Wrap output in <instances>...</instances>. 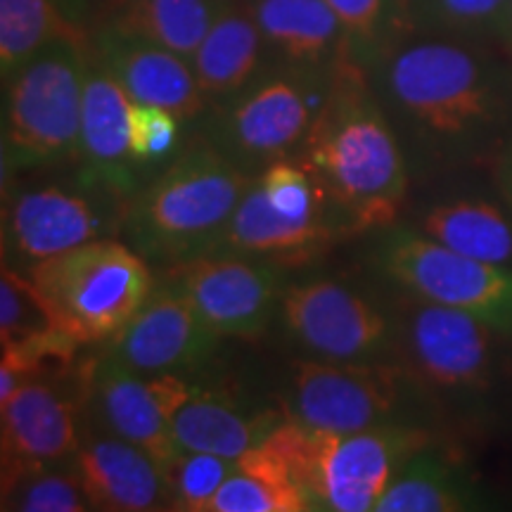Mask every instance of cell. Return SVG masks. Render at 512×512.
<instances>
[{"label":"cell","instance_id":"cell-1","mask_svg":"<svg viewBox=\"0 0 512 512\" xmlns=\"http://www.w3.org/2000/svg\"><path fill=\"white\" fill-rule=\"evenodd\" d=\"M384 110L430 157L465 159L489 147L508 117L501 76L458 38H422L373 62Z\"/></svg>","mask_w":512,"mask_h":512},{"label":"cell","instance_id":"cell-2","mask_svg":"<svg viewBox=\"0 0 512 512\" xmlns=\"http://www.w3.org/2000/svg\"><path fill=\"white\" fill-rule=\"evenodd\" d=\"M299 162L351 230H384L399 216L408 195L406 150L363 64L347 53L332 69Z\"/></svg>","mask_w":512,"mask_h":512},{"label":"cell","instance_id":"cell-3","mask_svg":"<svg viewBox=\"0 0 512 512\" xmlns=\"http://www.w3.org/2000/svg\"><path fill=\"white\" fill-rule=\"evenodd\" d=\"M254 178L202 136L128 197L126 242L166 268L214 254Z\"/></svg>","mask_w":512,"mask_h":512},{"label":"cell","instance_id":"cell-4","mask_svg":"<svg viewBox=\"0 0 512 512\" xmlns=\"http://www.w3.org/2000/svg\"><path fill=\"white\" fill-rule=\"evenodd\" d=\"M290 467L311 510L375 512L401 467L430 434L411 422H389L361 432H320L285 418L264 439Z\"/></svg>","mask_w":512,"mask_h":512},{"label":"cell","instance_id":"cell-5","mask_svg":"<svg viewBox=\"0 0 512 512\" xmlns=\"http://www.w3.org/2000/svg\"><path fill=\"white\" fill-rule=\"evenodd\" d=\"M91 43L64 36L5 81L3 174L79 157Z\"/></svg>","mask_w":512,"mask_h":512},{"label":"cell","instance_id":"cell-6","mask_svg":"<svg viewBox=\"0 0 512 512\" xmlns=\"http://www.w3.org/2000/svg\"><path fill=\"white\" fill-rule=\"evenodd\" d=\"M27 273L46 294L60 330L81 344L112 342L157 285L150 261L112 238L67 249Z\"/></svg>","mask_w":512,"mask_h":512},{"label":"cell","instance_id":"cell-7","mask_svg":"<svg viewBox=\"0 0 512 512\" xmlns=\"http://www.w3.org/2000/svg\"><path fill=\"white\" fill-rule=\"evenodd\" d=\"M330 76H313L287 64L259 74L238 95L221 102L204 126V138L252 176L294 159L323 105Z\"/></svg>","mask_w":512,"mask_h":512},{"label":"cell","instance_id":"cell-8","mask_svg":"<svg viewBox=\"0 0 512 512\" xmlns=\"http://www.w3.org/2000/svg\"><path fill=\"white\" fill-rule=\"evenodd\" d=\"M373 256L377 271L411 297L472 313L501 335L512 332V266L453 252L413 228H384Z\"/></svg>","mask_w":512,"mask_h":512},{"label":"cell","instance_id":"cell-9","mask_svg":"<svg viewBox=\"0 0 512 512\" xmlns=\"http://www.w3.org/2000/svg\"><path fill=\"white\" fill-rule=\"evenodd\" d=\"M418 382L406 366L384 361L309 358L292 366L285 415L320 432H361L403 420L408 384Z\"/></svg>","mask_w":512,"mask_h":512},{"label":"cell","instance_id":"cell-10","mask_svg":"<svg viewBox=\"0 0 512 512\" xmlns=\"http://www.w3.org/2000/svg\"><path fill=\"white\" fill-rule=\"evenodd\" d=\"M496 335L472 313L415 297L396 320V347L415 380L460 399L489 392Z\"/></svg>","mask_w":512,"mask_h":512},{"label":"cell","instance_id":"cell-11","mask_svg":"<svg viewBox=\"0 0 512 512\" xmlns=\"http://www.w3.org/2000/svg\"><path fill=\"white\" fill-rule=\"evenodd\" d=\"M207 325L223 339H256L271 325L285 294L278 261L240 254H204L166 268Z\"/></svg>","mask_w":512,"mask_h":512},{"label":"cell","instance_id":"cell-12","mask_svg":"<svg viewBox=\"0 0 512 512\" xmlns=\"http://www.w3.org/2000/svg\"><path fill=\"white\" fill-rule=\"evenodd\" d=\"M285 332L325 361H382L396 347V323L368 297L335 280L285 287Z\"/></svg>","mask_w":512,"mask_h":512},{"label":"cell","instance_id":"cell-13","mask_svg":"<svg viewBox=\"0 0 512 512\" xmlns=\"http://www.w3.org/2000/svg\"><path fill=\"white\" fill-rule=\"evenodd\" d=\"M221 339L190 299L162 278L136 318L112 339L107 356L138 375H183L207 366Z\"/></svg>","mask_w":512,"mask_h":512},{"label":"cell","instance_id":"cell-14","mask_svg":"<svg viewBox=\"0 0 512 512\" xmlns=\"http://www.w3.org/2000/svg\"><path fill=\"white\" fill-rule=\"evenodd\" d=\"M88 389L107 432L140 446L162 465L176 456L171 422L192 392L181 375H138L105 354L93 363Z\"/></svg>","mask_w":512,"mask_h":512},{"label":"cell","instance_id":"cell-15","mask_svg":"<svg viewBox=\"0 0 512 512\" xmlns=\"http://www.w3.org/2000/svg\"><path fill=\"white\" fill-rule=\"evenodd\" d=\"M93 370V363H91ZM91 370L81 382L67 373L31 377L12 399L0 406L3 415V475L24 467L64 463L79 451V399L74 389L91 382Z\"/></svg>","mask_w":512,"mask_h":512},{"label":"cell","instance_id":"cell-16","mask_svg":"<svg viewBox=\"0 0 512 512\" xmlns=\"http://www.w3.org/2000/svg\"><path fill=\"white\" fill-rule=\"evenodd\" d=\"M107 223V211L86 190L41 185L5 202L3 247L29 271L38 261L105 238Z\"/></svg>","mask_w":512,"mask_h":512},{"label":"cell","instance_id":"cell-17","mask_svg":"<svg viewBox=\"0 0 512 512\" xmlns=\"http://www.w3.org/2000/svg\"><path fill=\"white\" fill-rule=\"evenodd\" d=\"M131 95L117 76L91 50L86 88H83L79 157L86 164L88 185L128 197L140 188L138 162L131 155Z\"/></svg>","mask_w":512,"mask_h":512},{"label":"cell","instance_id":"cell-18","mask_svg":"<svg viewBox=\"0 0 512 512\" xmlns=\"http://www.w3.org/2000/svg\"><path fill=\"white\" fill-rule=\"evenodd\" d=\"M91 50L117 76L133 102L164 107L181 121L197 117L207 105L188 57L119 34L107 24L95 34Z\"/></svg>","mask_w":512,"mask_h":512},{"label":"cell","instance_id":"cell-19","mask_svg":"<svg viewBox=\"0 0 512 512\" xmlns=\"http://www.w3.org/2000/svg\"><path fill=\"white\" fill-rule=\"evenodd\" d=\"M74 465L93 510L145 512L169 508L164 465L117 434L107 432L81 441Z\"/></svg>","mask_w":512,"mask_h":512},{"label":"cell","instance_id":"cell-20","mask_svg":"<svg viewBox=\"0 0 512 512\" xmlns=\"http://www.w3.org/2000/svg\"><path fill=\"white\" fill-rule=\"evenodd\" d=\"M268 48L287 67L330 76L344 55V31L325 0H249Z\"/></svg>","mask_w":512,"mask_h":512},{"label":"cell","instance_id":"cell-21","mask_svg":"<svg viewBox=\"0 0 512 512\" xmlns=\"http://www.w3.org/2000/svg\"><path fill=\"white\" fill-rule=\"evenodd\" d=\"M285 420V418H283ZM273 411H252L233 394L192 387L171 422L183 451H204L238 460L283 422Z\"/></svg>","mask_w":512,"mask_h":512},{"label":"cell","instance_id":"cell-22","mask_svg":"<svg viewBox=\"0 0 512 512\" xmlns=\"http://www.w3.org/2000/svg\"><path fill=\"white\" fill-rule=\"evenodd\" d=\"M332 238L325 221H299L280 214L254 178L223 230L214 254H240L266 261L311 259Z\"/></svg>","mask_w":512,"mask_h":512},{"label":"cell","instance_id":"cell-23","mask_svg":"<svg viewBox=\"0 0 512 512\" xmlns=\"http://www.w3.org/2000/svg\"><path fill=\"white\" fill-rule=\"evenodd\" d=\"M268 43L249 8L230 3L190 57L207 102H226L259 76Z\"/></svg>","mask_w":512,"mask_h":512},{"label":"cell","instance_id":"cell-24","mask_svg":"<svg viewBox=\"0 0 512 512\" xmlns=\"http://www.w3.org/2000/svg\"><path fill=\"white\" fill-rule=\"evenodd\" d=\"M482 508L477 484L465 465L427 444L401 467L375 512H463Z\"/></svg>","mask_w":512,"mask_h":512},{"label":"cell","instance_id":"cell-25","mask_svg":"<svg viewBox=\"0 0 512 512\" xmlns=\"http://www.w3.org/2000/svg\"><path fill=\"white\" fill-rule=\"evenodd\" d=\"M230 0H121L107 27L192 57Z\"/></svg>","mask_w":512,"mask_h":512},{"label":"cell","instance_id":"cell-26","mask_svg":"<svg viewBox=\"0 0 512 512\" xmlns=\"http://www.w3.org/2000/svg\"><path fill=\"white\" fill-rule=\"evenodd\" d=\"M418 230L427 238L472 259L512 266V221L489 200H463L434 204L420 216Z\"/></svg>","mask_w":512,"mask_h":512},{"label":"cell","instance_id":"cell-27","mask_svg":"<svg viewBox=\"0 0 512 512\" xmlns=\"http://www.w3.org/2000/svg\"><path fill=\"white\" fill-rule=\"evenodd\" d=\"M311 510L309 498L294 482L290 467L264 441L235 460V470L209 512H304Z\"/></svg>","mask_w":512,"mask_h":512},{"label":"cell","instance_id":"cell-28","mask_svg":"<svg viewBox=\"0 0 512 512\" xmlns=\"http://www.w3.org/2000/svg\"><path fill=\"white\" fill-rule=\"evenodd\" d=\"M64 36H83L62 15L57 0H0V74L3 83Z\"/></svg>","mask_w":512,"mask_h":512},{"label":"cell","instance_id":"cell-29","mask_svg":"<svg viewBox=\"0 0 512 512\" xmlns=\"http://www.w3.org/2000/svg\"><path fill=\"white\" fill-rule=\"evenodd\" d=\"M508 5L510 0H401V15L434 36L501 38Z\"/></svg>","mask_w":512,"mask_h":512},{"label":"cell","instance_id":"cell-30","mask_svg":"<svg viewBox=\"0 0 512 512\" xmlns=\"http://www.w3.org/2000/svg\"><path fill=\"white\" fill-rule=\"evenodd\" d=\"M67 463V460H64ZM64 463L24 467L3 475V510L19 512H83L93 510L76 465Z\"/></svg>","mask_w":512,"mask_h":512},{"label":"cell","instance_id":"cell-31","mask_svg":"<svg viewBox=\"0 0 512 512\" xmlns=\"http://www.w3.org/2000/svg\"><path fill=\"white\" fill-rule=\"evenodd\" d=\"M55 330L60 325L46 294L27 271H17L5 261L0 275V344L12 347Z\"/></svg>","mask_w":512,"mask_h":512},{"label":"cell","instance_id":"cell-32","mask_svg":"<svg viewBox=\"0 0 512 512\" xmlns=\"http://www.w3.org/2000/svg\"><path fill=\"white\" fill-rule=\"evenodd\" d=\"M235 460L204 451H183L164 465L169 510L209 512L223 482L233 475Z\"/></svg>","mask_w":512,"mask_h":512},{"label":"cell","instance_id":"cell-33","mask_svg":"<svg viewBox=\"0 0 512 512\" xmlns=\"http://www.w3.org/2000/svg\"><path fill=\"white\" fill-rule=\"evenodd\" d=\"M344 31V53L373 64L389 48V31L401 15V0H325Z\"/></svg>","mask_w":512,"mask_h":512},{"label":"cell","instance_id":"cell-34","mask_svg":"<svg viewBox=\"0 0 512 512\" xmlns=\"http://www.w3.org/2000/svg\"><path fill=\"white\" fill-rule=\"evenodd\" d=\"M261 190L280 214L299 221H325V195L316 178L302 162L283 159L266 166L259 176Z\"/></svg>","mask_w":512,"mask_h":512},{"label":"cell","instance_id":"cell-35","mask_svg":"<svg viewBox=\"0 0 512 512\" xmlns=\"http://www.w3.org/2000/svg\"><path fill=\"white\" fill-rule=\"evenodd\" d=\"M178 128H181V119L174 112L133 102L131 126H128L133 159L138 164H152L164 159L178 143Z\"/></svg>","mask_w":512,"mask_h":512},{"label":"cell","instance_id":"cell-36","mask_svg":"<svg viewBox=\"0 0 512 512\" xmlns=\"http://www.w3.org/2000/svg\"><path fill=\"white\" fill-rule=\"evenodd\" d=\"M496 183H498V190H501V197L505 200V204L512 209V166L501 162V159H498V164H496Z\"/></svg>","mask_w":512,"mask_h":512},{"label":"cell","instance_id":"cell-37","mask_svg":"<svg viewBox=\"0 0 512 512\" xmlns=\"http://www.w3.org/2000/svg\"><path fill=\"white\" fill-rule=\"evenodd\" d=\"M501 38H503L505 46L512 50V0H510V5H508V15H505V24H503Z\"/></svg>","mask_w":512,"mask_h":512},{"label":"cell","instance_id":"cell-38","mask_svg":"<svg viewBox=\"0 0 512 512\" xmlns=\"http://www.w3.org/2000/svg\"><path fill=\"white\" fill-rule=\"evenodd\" d=\"M498 159H501V162H505V164H510V166H512V140H510L508 145H505V150L501 152V157H498Z\"/></svg>","mask_w":512,"mask_h":512}]
</instances>
